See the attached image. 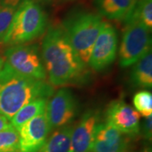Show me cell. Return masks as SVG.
<instances>
[{
  "instance_id": "6da1fadb",
  "label": "cell",
  "mask_w": 152,
  "mask_h": 152,
  "mask_svg": "<svg viewBox=\"0 0 152 152\" xmlns=\"http://www.w3.org/2000/svg\"><path fill=\"white\" fill-rule=\"evenodd\" d=\"M42 48L45 69L53 86H63L83 79L86 64L71 47L62 26L49 29Z\"/></svg>"
},
{
  "instance_id": "7a4b0ae2",
  "label": "cell",
  "mask_w": 152,
  "mask_h": 152,
  "mask_svg": "<svg viewBox=\"0 0 152 152\" xmlns=\"http://www.w3.org/2000/svg\"><path fill=\"white\" fill-rule=\"evenodd\" d=\"M53 94V86L45 80L20 75L5 64L0 70V115L10 121L30 102Z\"/></svg>"
},
{
  "instance_id": "3957f363",
  "label": "cell",
  "mask_w": 152,
  "mask_h": 152,
  "mask_svg": "<svg viewBox=\"0 0 152 152\" xmlns=\"http://www.w3.org/2000/svg\"><path fill=\"white\" fill-rule=\"evenodd\" d=\"M47 26V14L37 2L22 0L2 42L10 47L27 43L41 37Z\"/></svg>"
},
{
  "instance_id": "277c9868",
  "label": "cell",
  "mask_w": 152,
  "mask_h": 152,
  "mask_svg": "<svg viewBox=\"0 0 152 152\" xmlns=\"http://www.w3.org/2000/svg\"><path fill=\"white\" fill-rule=\"evenodd\" d=\"M102 23V15L85 10L72 13L64 21L62 27L71 47L85 64H89L93 46Z\"/></svg>"
},
{
  "instance_id": "5b68a950",
  "label": "cell",
  "mask_w": 152,
  "mask_h": 152,
  "mask_svg": "<svg viewBox=\"0 0 152 152\" xmlns=\"http://www.w3.org/2000/svg\"><path fill=\"white\" fill-rule=\"evenodd\" d=\"M151 31L137 20H127L120 46V66L127 68L134 64L138 60L151 52Z\"/></svg>"
},
{
  "instance_id": "8992f818",
  "label": "cell",
  "mask_w": 152,
  "mask_h": 152,
  "mask_svg": "<svg viewBox=\"0 0 152 152\" xmlns=\"http://www.w3.org/2000/svg\"><path fill=\"white\" fill-rule=\"evenodd\" d=\"M5 58L6 65L20 75L40 80L47 78L37 45L11 46L6 50Z\"/></svg>"
},
{
  "instance_id": "52a82bcc",
  "label": "cell",
  "mask_w": 152,
  "mask_h": 152,
  "mask_svg": "<svg viewBox=\"0 0 152 152\" xmlns=\"http://www.w3.org/2000/svg\"><path fill=\"white\" fill-rule=\"evenodd\" d=\"M77 102L69 90H58L47 103L45 113L50 131L67 126L77 113Z\"/></svg>"
},
{
  "instance_id": "ba28073f",
  "label": "cell",
  "mask_w": 152,
  "mask_h": 152,
  "mask_svg": "<svg viewBox=\"0 0 152 152\" xmlns=\"http://www.w3.org/2000/svg\"><path fill=\"white\" fill-rule=\"evenodd\" d=\"M118 48L117 31L113 25L103 21L94 43L89 64L94 70L102 71L115 59Z\"/></svg>"
},
{
  "instance_id": "9c48e42d",
  "label": "cell",
  "mask_w": 152,
  "mask_h": 152,
  "mask_svg": "<svg viewBox=\"0 0 152 152\" xmlns=\"http://www.w3.org/2000/svg\"><path fill=\"white\" fill-rule=\"evenodd\" d=\"M18 132L20 152H37L45 145L50 133L45 112L25 123Z\"/></svg>"
},
{
  "instance_id": "30bf717a",
  "label": "cell",
  "mask_w": 152,
  "mask_h": 152,
  "mask_svg": "<svg viewBox=\"0 0 152 152\" xmlns=\"http://www.w3.org/2000/svg\"><path fill=\"white\" fill-rule=\"evenodd\" d=\"M107 122L122 134H136L140 132V115L124 101L110 103L106 113Z\"/></svg>"
},
{
  "instance_id": "8fae6325",
  "label": "cell",
  "mask_w": 152,
  "mask_h": 152,
  "mask_svg": "<svg viewBox=\"0 0 152 152\" xmlns=\"http://www.w3.org/2000/svg\"><path fill=\"white\" fill-rule=\"evenodd\" d=\"M128 140L109 123H98L94 132L91 152H125Z\"/></svg>"
},
{
  "instance_id": "7c38bea8",
  "label": "cell",
  "mask_w": 152,
  "mask_h": 152,
  "mask_svg": "<svg viewBox=\"0 0 152 152\" xmlns=\"http://www.w3.org/2000/svg\"><path fill=\"white\" fill-rule=\"evenodd\" d=\"M98 113L96 111H87L72 130L69 152H91L95 128L97 124Z\"/></svg>"
},
{
  "instance_id": "4fadbf2b",
  "label": "cell",
  "mask_w": 152,
  "mask_h": 152,
  "mask_svg": "<svg viewBox=\"0 0 152 152\" xmlns=\"http://www.w3.org/2000/svg\"><path fill=\"white\" fill-rule=\"evenodd\" d=\"M99 15L113 20L126 21L134 9L135 0H94Z\"/></svg>"
},
{
  "instance_id": "5bb4252c",
  "label": "cell",
  "mask_w": 152,
  "mask_h": 152,
  "mask_svg": "<svg viewBox=\"0 0 152 152\" xmlns=\"http://www.w3.org/2000/svg\"><path fill=\"white\" fill-rule=\"evenodd\" d=\"M131 81L138 87H152V54L149 52L138 60L131 71Z\"/></svg>"
},
{
  "instance_id": "9a60e30c",
  "label": "cell",
  "mask_w": 152,
  "mask_h": 152,
  "mask_svg": "<svg viewBox=\"0 0 152 152\" xmlns=\"http://www.w3.org/2000/svg\"><path fill=\"white\" fill-rule=\"evenodd\" d=\"M48 98L40 97L37 98L25 105L22 108L17 112L15 115L10 119L11 125L19 130L25 123L28 122L32 118L37 116L39 114L43 113L46 110L47 103Z\"/></svg>"
},
{
  "instance_id": "2e32d148",
  "label": "cell",
  "mask_w": 152,
  "mask_h": 152,
  "mask_svg": "<svg viewBox=\"0 0 152 152\" xmlns=\"http://www.w3.org/2000/svg\"><path fill=\"white\" fill-rule=\"evenodd\" d=\"M72 130L71 126L58 129L37 152H69Z\"/></svg>"
},
{
  "instance_id": "e0dca14e",
  "label": "cell",
  "mask_w": 152,
  "mask_h": 152,
  "mask_svg": "<svg viewBox=\"0 0 152 152\" xmlns=\"http://www.w3.org/2000/svg\"><path fill=\"white\" fill-rule=\"evenodd\" d=\"M22 0H0V42H3Z\"/></svg>"
},
{
  "instance_id": "ac0fdd59",
  "label": "cell",
  "mask_w": 152,
  "mask_h": 152,
  "mask_svg": "<svg viewBox=\"0 0 152 152\" xmlns=\"http://www.w3.org/2000/svg\"><path fill=\"white\" fill-rule=\"evenodd\" d=\"M129 19H134L140 21L150 31H151L152 0H137L134 9Z\"/></svg>"
},
{
  "instance_id": "d6986e66",
  "label": "cell",
  "mask_w": 152,
  "mask_h": 152,
  "mask_svg": "<svg viewBox=\"0 0 152 152\" xmlns=\"http://www.w3.org/2000/svg\"><path fill=\"white\" fill-rule=\"evenodd\" d=\"M0 152H20L19 132L13 126L0 131Z\"/></svg>"
},
{
  "instance_id": "ffe728a7",
  "label": "cell",
  "mask_w": 152,
  "mask_h": 152,
  "mask_svg": "<svg viewBox=\"0 0 152 152\" xmlns=\"http://www.w3.org/2000/svg\"><path fill=\"white\" fill-rule=\"evenodd\" d=\"M133 103L137 112L143 117L152 115V95L148 91H140L133 97Z\"/></svg>"
},
{
  "instance_id": "44dd1931",
  "label": "cell",
  "mask_w": 152,
  "mask_h": 152,
  "mask_svg": "<svg viewBox=\"0 0 152 152\" xmlns=\"http://www.w3.org/2000/svg\"><path fill=\"white\" fill-rule=\"evenodd\" d=\"M141 130L142 135L148 140H151L152 133V115L145 117V119L142 123L141 128H140V131Z\"/></svg>"
},
{
  "instance_id": "7402d4cb",
  "label": "cell",
  "mask_w": 152,
  "mask_h": 152,
  "mask_svg": "<svg viewBox=\"0 0 152 152\" xmlns=\"http://www.w3.org/2000/svg\"><path fill=\"white\" fill-rule=\"evenodd\" d=\"M12 125L10 124V121L6 118L5 117L0 115V131L4 130L6 129L11 127Z\"/></svg>"
},
{
  "instance_id": "603a6c76",
  "label": "cell",
  "mask_w": 152,
  "mask_h": 152,
  "mask_svg": "<svg viewBox=\"0 0 152 152\" xmlns=\"http://www.w3.org/2000/svg\"><path fill=\"white\" fill-rule=\"evenodd\" d=\"M4 64V58H3L2 57H0V70H1V69L3 68Z\"/></svg>"
},
{
  "instance_id": "cb8c5ba5",
  "label": "cell",
  "mask_w": 152,
  "mask_h": 152,
  "mask_svg": "<svg viewBox=\"0 0 152 152\" xmlns=\"http://www.w3.org/2000/svg\"><path fill=\"white\" fill-rule=\"evenodd\" d=\"M44 1H50V0H44Z\"/></svg>"
},
{
  "instance_id": "d4e9b609",
  "label": "cell",
  "mask_w": 152,
  "mask_h": 152,
  "mask_svg": "<svg viewBox=\"0 0 152 152\" xmlns=\"http://www.w3.org/2000/svg\"><path fill=\"white\" fill-rule=\"evenodd\" d=\"M125 152H128V151H125Z\"/></svg>"
},
{
  "instance_id": "484cf974",
  "label": "cell",
  "mask_w": 152,
  "mask_h": 152,
  "mask_svg": "<svg viewBox=\"0 0 152 152\" xmlns=\"http://www.w3.org/2000/svg\"><path fill=\"white\" fill-rule=\"evenodd\" d=\"M135 1H137V0H135Z\"/></svg>"
}]
</instances>
